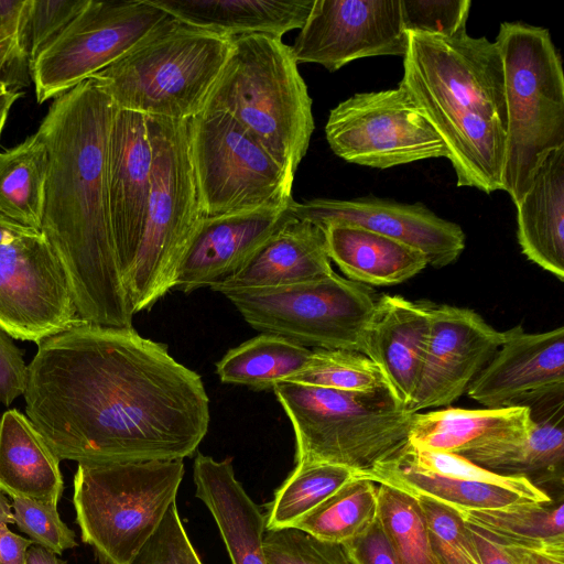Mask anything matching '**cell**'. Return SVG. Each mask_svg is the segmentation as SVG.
<instances>
[{
	"label": "cell",
	"instance_id": "cell-1",
	"mask_svg": "<svg viewBox=\"0 0 564 564\" xmlns=\"http://www.w3.org/2000/svg\"><path fill=\"white\" fill-rule=\"evenodd\" d=\"M23 397L57 457L77 464L183 459L209 426L200 376L166 345L78 318L37 344Z\"/></svg>",
	"mask_w": 564,
	"mask_h": 564
},
{
	"label": "cell",
	"instance_id": "cell-2",
	"mask_svg": "<svg viewBox=\"0 0 564 564\" xmlns=\"http://www.w3.org/2000/svg\"><path fill=\"white\" fill-rule=\"evenodd\" d=\"M116 109L91 78L53 100L36 131L48 155L41 234L65 271L77 318L132 327L107 192L108 139Z\"/></svg>",
	"mask_w": 564,
	"mask_h": 564
},
{
	"label": "cell",
	"instance_id": "cell-3",
	"mask_svg": "<svg viewBox=\"0 0 564 564\" xmlns=\"http://www.w3.org/2000/svg\"><path fill=\"white\" fill-rule=\"evenodd\" d=\"M400 84L442 138L457 186L502 189L507 105L496 42L408 32Z\"/></svg>",
	"mask_w": 564,
	"mask_h": 564
},
{
	"label": "cell",
	"instance_id": "cell-4",
	"mask_svg": "<svg viewBox=\"0 0 564 564\" xmlns=\"http://www.w3.org/2000/svg\"><path fill=\"white\" fill-rule=\"evenodd\" d=\"M297 65L281 37H234L203 109L230 116L294 174L314 131L312 99Z\"/></svg>",
	"mask_w": 564,
	"mask_h": 564
},
{
	"label": "cell",
	"instance_id": "cell-5",
	"mask_svg": "<svg viewBox=\"0 0 564 564\" xmlns=\"http://www.w3.org/2000/svg\"><path fill=\"white\" fill-rule=\"evenodd\" d=\"M232 39L171 17L90 78L118 109L188 120L204 109Z\"/></svg>",
	"mask_w": 564,
	"mask_h": 564
},
{
	"label": "cell",
	"instance_id": "cell-6",
	"mask_svg": "<svg viewBox=\"0 0 564 564\" xmlns=\"http://www.w3.org/2000/svg\"><path fill=\"white\" fill-rule=\"evenodd\" d=\"M273 391L294 430L296 464L339 465L366 477L409 444L414 413L388 389L355 392L282 382Z\"/></svg>",
	"mask_w": 564,
	"mask_h": 564
},
{
	"label": "cell",
	"instance_id": "cell-7",
	"mask_svg": "<svg viewBox=\"0 0 564 564\" xmlns=\"http://www.w3.org/2000/svg\"><path fill=\"white\" fill-rule=\"evenodd\" d=\"M495 42L507 105L502 191L517 205L545 158L564 147V74L547 29L503 22Z\"/></svg>",
	"mask_w": 564,
	"mask_h": 564
},
{
	"label": "cell",
	"instance_id": "cell-8",
	"mask_svg": "<svg viewBox=\"0 0 564 564\" xmlns=\"http://www.w3.org/2000/svg\"><path fill=\"white\" fill-rule=\"evenodd\" d=\"M153 164L142 237L122 284L134 313L171 289L187 246L205 217L193 170L188 120L147 117Z\"/></svg>",
	"mask_w": 564,
	"mask_h": 564
},
{
	"label": "cell",
	"instance_id": "cell-9",
	"mask_svg": "<svg viewBox=\"0 0 564 564\" xmlns=\"http://www.w3.org/2000/svg\"><path fill=\"white\" fill-rule=\"evenodd\" d=\"M183 476V459L77 464L76 523L98 562L133 563L176 501Z\"/></svg>",
	"mask_w": 564,
	"mask_h": 564
},
{
	"label": "cell",
	"instance_id": "cell-10",
	"mask_svg": "<svg viewBox=\"0 0 564 564\" xmlns=\"http://www.w3.org/2000/svg\"><path fill=\"white\" fill-rule=\"evenodd\" d=\"M223 293L253 328L314 349L366 355L378 297L337 273L288 286L226 289Z\"/></svg>",
	"mask_w": 564,
	"mask_h": 564
},
{
	"label": "cell",
	"instance_id": "cell-11",
	"mask_svg": "<svg viewBox=\"0 0 564 564\" xmlns=\"http://www.w3.org/2000/svg\"><path fill=\"white\" fill-rule=\"evenodd\" d=\"M189 144L205 217L291 205L294 173L281 166L236 120L203 110L188 119Z\"/></svg>",
	"mask_w": 564,
	"mask_h": 564
},
{
	"label": "cell",
	"instance_id": "cell-12",
	"mask_svg": "<svg viewBox=\"0 0 564 564\" xmlns=\"http://www.w3.org/2000/svg\"><path fill=\"white\" fill-rule=\"evenodd\" d=\"M171 18L151 0H88L29 72L39 104L102 70Z\"/></svg>",
	"mask_w": 564,
	"mask_h": 564
},
{
	"label": "cell",
	"instance_id": "cell-13",
	"mask_svg": "<svg viewBox=\"0 0 564 564\" xmlns=\"http://www.w3.org/2000/svg\"><path fill=\"white\" fill-rule=\"evenodd\" d=\"M325 135L337 156L373 169L448 158L442 138L400 83L339 102L329 112Z\"/></svg>",
	"mask_w": 564,
	"mask_h": 564
},
{
	"label": "cell",
	"instance_id": "cell-14",
	"mask_svg": "<svg viewBox=\"0 0 564 564\" xmlns=\"http://www.w3.org/2000/svg\"><path fill=\"white\" fill-rule=\"evenodd\" d=\"M76 319L65 271L42 234L0 245V329L37 345Z\"/></svg>",
	"mask_w": 564,
	"mask_h": 564
},
{
	"label": "cell",
	"instance_id": "cell-15",
	"mask_svg": "<svg viewBox=\"0 0 564 564\" xmlns=\"http://www.w3.org/2000/svg\"><path fill=\"white\" fill-rule=\"evenodd\" d=\"M291 48L297 64L329 72L364 57H403L408 32L400 0H314Z\"/></svg>",
	"mask_w": 564,
	"mask_h": 564
},
{
	"label": "cell",
	"instance_id": "cell-16",
	"mask_svg": "<svg viewBox=\"0 0 564 564\" xmlns=\"http://www.w3.org/2000/svg\"><path fill=\"white\" fill-rule=\"evenodd\" d=\"M502 341L503 332L475 311L431 303L429 338L408 410L446 406L460 398Z\"/></svg>",
	"mask_w": 564,
	"mask_h": 564
},
{
	"label": "cell",
	"instance_id": "cell-17",
	"mask_svg": "<svg viewBox=\"0 0 564 564\" xmlns=\"http://www.w3.org/2000/svg\"><path fill=\"white\" fill-rule=\"evenodd\" d=\"M485 408L534 410L564 400V327L503 332V341L467 389Z\"/></svg>",
	"mask_w": 564,
	"mask_h": 564
},
{
	"label": "cell",
	"instance_id": "cell-18",
	"mask_svg": "<svg viewBox=\"0 0 564 564\" xmlns=\"http://www.w3.org/2000/svg\"><path fill=\"white\" fill-rule=\"evenodd\" d=\"M295 218L315 224L355 225L419 249L427 265L444 268L455 262L465 249L462 227L438 217L424 204L400 203L366 196L354 199L314 198L291 206Z\"/></svg>",
	"mask_w": 564,
	"mask_h": 564
},
{
	"label": "cell",
	"instance_id": "cell-19",
	"mask_svg": "<svg viewBox=\"0 0 564 564\" xmlns=\"http://www.w3.org/2000/svg\"><path fill=\"white\" fill-rule=\"evenodd\" d=\"M152 164L153 152L145 116L117 108L108 139L107 192L121 278L132 263L142 237L151 192Z\"/></svg>",
	"mask_w": 564,
	"mask_h": 564
},
{
	"label": "cell",
	"instance_id": "cell-20",
	"mask_svg": "<svg viewBox=\"0 0 564 564\" xmlns=\"http://www.w3.org/2000/svg\"><path fill=\"white\" fill-rule=\"evenodd\" d=\"M292 204L204 217L184 253L174 289L189 293L237 272L267 239L295 218Z\"/></svg>",
	"mask_w": 564,
	"mask_h": 564
},
{
	"label": "cell",
	"instance_id": "cell-21",
	"mask_svg": "<svg viewBox=\"0 0 564 564\" xmlns=\"http://www.w3.org/2000/svg\"><path fill=\"white\" fill-rule=\"evenodd\" d=\"M431 303L382 294L367 335L368 356L393 398L408 409L419 379L430 333Z\"/></svg>",
	"mask_w": 564,
	"mask_h": 564
},
{
	"label": "cell",
	"instance_id": "cell-22",
	"mask_svg": "<svg viewBox=\"0 0 564 564\" xmlns=\"http://www.w3.org/2000/svg\"><path fill=\"white\" fill-rule=\"evenodd\" d=\"M333 273L323 229L294 218L267 239L237 272L210 289L280 288Z\"/></svg>",
	"mask_w": 564,
	"mask_h": 564
},
{
	"label": "cell",
	"instance_id": "cell-23",
	"mask_svg": "<svg viewBox=\"0 0 564 564\" xmlns=\"http://www.w3.org/2000/svg\"><path fill=\"white\" fill-rule=\"evenodd\" d=\"M196 497L212 513L231 564H267L265 516L237 480L232 459L198 453L194 462Z\"/></svg>",
	"mask_w": 564,
	"mask_h": 564
},
{
	"label": "cell",
	"instance_id": "cell-24",
	"mask_svg": "<svg viewBox=\"0 0 564 564\" xmlns=\"http://www.w3.org/2000/svg\"><path fill=\"white\" fill-rule=\"evenodd\" d=\"M531 415L533 424L525 435L467 451L460 456L494 473L527 478L539 488L545 485L562 488L564 400L531 410Z\"/></svg>",
	"mask_w": 564,
	"mask_h": 564
},
{
	"label": "cell",
	"instance_id": "cell-25",
	"mask_svg": "<svg viewBox=\"0 0 564 564\" xmlns=\"http://www.w3.org/2000/svg\"><path fill=\"white\" fill-rule=\"evenodd\" d=\"M517 238L533 263L564 280V147L551 152L516 205Z\"/></svg>",
	"mask_w": 564,
	"mask_h": 564
},
{
	"label": "cell",
	"instance_id": "cell-26",
	"mask_svg": "<svg viewBox=\"0 0 564 564\" xmlns=\"http://www.w3.org/2000/svg\"><path fill=\"white\" fill-rule=\"evenodd\" d=\"M533 424L525 406L415 412L409 444L424 449L463 454L525 435Z\"/></svg>",
	"mask_w": 564,
	"mask_h": 564
},
{
	"label": "cell",
	"instance_id": "cell-27",
	"mask_svg": "<svg viewBox=\"0 0 564 564\" xmlns=\"http://www.w3.org/2000/svg\"><path fill=\"white\" fill-rule=\"evenodd\" d=\"M61 459L23 413L7 410L0 417V490L57 506L64 480Z\"/></svg>",
	"mask_w": 564,
	"mask_h": 564
},
{
	"label": "cell",
	"instance_id": "cell-28",
	"mask_svg": "<svg viewBox=\"0 0 564 564\" xmlns=\"http://www.w3.org/2000/svg\"><path fill=\"white\" fill-rule=\"evenodd\" d=\"M172 18L229 37L301 29L314 0H151Z\"/></svg>",
	"mask_w": 564,
	"mask_h": 564
},
{
	"label": "cell",
	"instance_id": "cell-29",
	"mask_svg": "<svg viewBox=\"0 0 564 564\" xmlns=\"http://www.w3.org/2000/svg\"><path fill=\"white\" fill-rule=\"evenodd\" d=\"M322 229L330 261L354 282L394 285L427 265L419 249L375 231L341 223L328 224Z\"/></svg>",
	"mask_w": 564,
	"mask_h": 564
},
{
	"label": "cell",
	"instance_id": "cell-30",
	"mask_svg": "<svg viewBox=\"0 0 564 564\" xmlns=\"http://www.w3.org/2000/svg\"><path fill=\"white\" fill-rule=\"evenodd\" d=\"M458 511L467 523L507 546L564 553L563 495L545 502L522 500L496 509Z\"/></svg>",
	"mask_w": 564,
	"mask_h": 564
},
{
	"label": "cell",
	"instance_id": "cell-31",
	"mask_svg": "<svg viewBox=\"0 0 564 564\" xmlns=\"http://www.w3.org/2000/svg\"><path fill=\"white\" fill-rule=\"evenodd\" d=\"M364 478L462 510L496 509L522 500L533 501L514 489L437 475L402 459L381 465Z\"/></svg>",
	"mask_w": 564,
	"mask_h": 564
},
{
	"label": "cell",
	"instance_id": "cell-32",
	"mask_svg": "<svg viewBox=\"0 0 564 564\" xmlns=\"http://www.w3.org/2000/svg\"><path fill=\"white\" fill-rule=\"evenodd\" d=\"M48 155L37 132L0 152V214L41 231Z\"/></svg>",
	"mask_w": 564,
	"mask_h": 564
},
{
	"label": "cell",
	"instance_id": "cell-33",
	"mask_svg": "<svg viewBox=\"0 0 564 564\" xmlns=\"http://www.w3.org/2000/svg\"><path fill=\"white\" fill-rule=\"evenodd\" d=\"M312 349L284 337L262 333L230 349L217 362L216 371L226 383L267 390L285 382L306 364Z\"/></svg>",
	"mask_w": 564,
	"mask_h": 564
},
{
	"label": "cell",
	"instance_id": "cell-34",
	"mask_svg": "<svg viewBox=\"0 0 564 564\" xmlns=\"http://www.w3.org/2000/svg\"><path fill=\"white\" fill-rule=\"evenodd\" d=\"M378 484L355 477L292 527L312 536L343 544L365 531L377 518Z\"/></svg>",
	"mask_w": 564,
	"mask_h": 564
},
{
	"label": "cell",
	"instance_id": "cell-35",
	"mask_svg": "<svg viewBox=\"0 0 564 564\" xmlns=\"http://www.w3.org/2000/svg\"><path fill=\"white\" fill-rule=\"evenodd\" d=\"M358 477L351 469L326 463L296 464L275 491L265 516V531L292 527L343 485Z\"/></svg>",
	"mask_w": 564,
	"mask_h": 564
},
{
	"label": "cell",
	"instance_id": "cell-36",
	"mask_svg": "<svg viewBox=\"0 0 564 564\" xmlns=\"http://www.w3.org/2000/svg\"><path fill=\"white\" fill-rule=\"evenodd\" d=\"M377 518L399 564H437L425 514L416 497L378 484Z\"/></svg>",
	"mask_w": 564,
	"mask_h": 564
},
{
	"label": "cell",
	"instance_id": "cell-37",
	"mask_svg": "<svg viewBox=\"0 0 564 564\" xmlns=\"http://www.w3.org/2000/svg\"><path fill=\"white\" fill-rule=\"evenodd\" d=\"M285 382L355 392L388 389L377 365L365 354L348 349H313L304 367Z\"/></svg>",
	"mask_w": 564,
	"mask_h": 564
},
{
	"label": "cell",
	"instance_id": "cell-38",
	"mask_svg": "<svg viewBox=\"0 0 564 564\" xmlns=\"http://www.w3.org/2000/svg\"><path fill=\"white\" fill-rule=\"evenodd\" d=\"M397 459L437 475L514 489L533 501L545 502L552 499L547 491L536 487L527 478L494 473L458 454L424 449L408 444Z\"/></svg>",
	"mask_w": 564,
	"mask_h": 564
},
{
	"label": "cell",
	"instance_id": "cell-39",
	"mask_svg": "<svg viewBox=\"0 0 564 564\" xmlns=\"http://www.w3.org/2000/svg\"><path fill=\"white\" fill-rule=\"evenodd\" d=\"M414 497L425 514L436 563L481 564L468 523L458 509L430 497Z\"/></svg>",
	"mask_w": 564,
	"mask_h": 564
},
{
	"label": "cell",
	"instance_id": "cell-40",
	"mask_svg": "<svg viewBox=\"0 0 564 564\" xmlns=\"http://www.w3.org/2000/svg\"><path fill=\"white\" fill-rule=\"evenodd\" d=\"M267 564H352L344 546L290 527L263 535Z\"/></svg>",
	"mask_w": 564,
	"mask_h": 564
},
{
	"label": "cell",
	"instance_id": "cell-41",
	"mask_svg": "<svg viewBox=\"0 0 564 564\" xmlns=\"http://www.w3.org/2000/svg\"><path fill=\"white\" fill-rule=\"evenodd\" d=\"M14 522L36 545L56 555L77 545L76 534L61 519L57 506L26 498H12Z\"/></svg>",
	"mask_w": 564,
	"mask_h": 564
},
{
	"label": "cell",
	"instance_id": "cell-42",
	"mask_svg": "<svg viewBox=\"0 0 564 564\" xmlns=\"http://www.w3.org/2000/svg\"><path fill=\"white\" fill-rule=\"evenodd\" d=\"M469 0H400L405 32L441 36L467 33Z\"/></svg>",
	"mask_w": 564,
	"mask_h": 564
},
{
	"label": "cell",
	"instance_id": "cell-43",
	"mask_svg": "<svg viewBox=\"0 0 564 564\" xmlns=\"http://www.w3.org/2000/svg\"><path fill=\"white\" fill-rule=\"evenodd\" d=\"M88 0H30L24 29L29 68L37 56L83 11Z\"/></svg>",
	"mask_w": 564,
	"mask_h": 564
},
{
	"label": "cell",
	"instance_id": "cell-44",
	"mask_svg": "<svg viewBox=\"0 0 564 564\" xmlns=\"http://www.w3.org/2000/svg\"><path fill=\"white\" fill-rule=\"evenodd\" d=\"M132 564H203L183 527L176 501Z\"/></svg>",
	"mask_w": 564,
	"mask_h": 564
},
{
	"label": "cell",
	"instance_id": "cell-45",
	"mask_svg": "<svg viewBox=\"0 0 564 564\" xmlns=\"http://www.w3.org/2000/svg\"><path fill=\"white\" fill-rule=\"evenodd\" d=\"M341 545L352 564H399L378 518L365 531Z\"/></svg>",
	"mask_w": 564,
	"mask_h": 564
},
{
	"label": "cell",
	"instance_id": "cell-46",
	"mask_svg": "<svg viewBox=\"0 0 564 564\" xmlns=\"http://www.w3.org/2000/svg\"><path fill=\"white\" fill-rule=\"evenodd\" d=\"M28 365L22 351L12 338L0 329V402L9 406L23 395L26 383Z\"/></svg>",
	"mask_w": 564,
	"mask_h": 564
},
{
	"label": "cell",
	"instance_id": "cell-47",
	"mask_svg": "<svg viewBox=\"0 0 564 564\" xmlns=\"http://www.w3.org/2000/svg\"><path fill=\"white\" fill-rule=\"evenodd\" d=\"M28 11L29 8L17 22L0 24V102L19 93L13 88L12 69L18 66L29 67L28 55L21 43V28Z\"/></svg>",
	"mask_w": 564,
	"mask_h": 564
},
{
	"label": "cell",
	"instance_id": "cell-48",
	"mask_svg": "<svg viewBox=\"0 0 564 564\" xmlns=\"http://www.w3.org/2000/svg\"><path fill=\"white\" fill-rule=\"evenodd\" d=\"M481 564H521L512 547L499 543L482 529L469 524Z\"/></svg>",
	"mask_w": 564,
	"mask_h": 564
},
{
	"label": "cell",
	"instance_id": "cell-49",
	"mask_svg": "<svg viewBox=\"0 0 564 564\" xmlns=\"http://www.w3.org/2000/svg\"><path fill=\"white\" fill-rule=\"evenodd\" d=\"M34 542L0 524V564H28L26 552Z\"/></svg>",
	"mask_w": 564,
	"mask_h": 564
},
{
	"label": "cell",
	"instance_id": "cell-50",
	"mask_svg": "<svg viewBox=\"0 0 564 564\" xmlns=\"http://www.w3.org/2000/svg\"><path fill=\"white\" fill-rule=\"evenodd\" d=\"M41 234L40 230L21 225L0 214V245L15 239Z\"/></svg>",
	"mask_w": 564,
	"mask_h": 564
},
{
	"label": "cell",
	"instance_id": "cell-51",
	"mask_svg": "<svg viewBox=\"0 0 564 564\" xmlns=\"http://www.w3.org/2000/svg\"><path fill=\"white\" fill-rule=\"evenodd\" d=\"M512 549L521 564H564V553Z\"/></svg>",
	"mask_w": 564,
	"mask_h": 564
},
{
	"label": "cell",
	"instance_id": "cell-52",
	"mask_svg": "<svg viewBox=\"0 0 564 564\" xmlns=\"http://www.w3.org/2000/svg\"><path fill=\"white\" fill-rule=\"evenodd\" d=\"M30 0H0V24L19 21L26 12Z\"/></svg>",
	"mask_w": 564,
	"mask_h": 564
},
{
	"label": "cell",
	"instance_id": "cell-53",
	"mask_svg": "<svg viewBox=\"0 0 564 564\" xmlns=\"http://www.w3.org/2000/svg\"><path fill=\"white\" fill-rule=\"evenodd\" d=\"M28 564H67L66 561L59 558L55 553L33 544L26 552Z\"/></svg>",
	"mask_w": 564,
	"mask_h": 564
},
{
	"label": "cell",
	"instance_id": "cell-54",
	"mask_svg": "<svg viewBox=\"0 0 564 564\" xmlns=\"http://www.w3.org/2000/svg\"><path fill=\"white\" fill-rule=\"evenodd\" d=\"M1 523L13 524L15 522L12 506L7 495L0 490V524Z\"/></svg>",
	"mask_w": 564,
	"mask_h": 564
},
{
	"label": "cell",
	"instance_id": "cell-55",
	"mask_svg": "<svg viewBox=\"0 0 564 564\" xmlns=\"http://www.w3.org/2000/svg\"><path fill=\"white\" fill-rule=\"evenodd\" d=\"M21 95H22L21 93H15V94L11 95L10 97H8L2 102H0V137H1V133L3 130V127L7 122L11 106Z\"/></svg>",
	"mask_w": 564,
	"mask_h": 564
},
{
	"label": "cell",
	"instance_id": "cell-56",
	"mask_svg": "<svg viewBox=\"0 0 564 564\" xmlns=\"http://www.w3.org/2000/svg\"><path fill=\"white\" fill-rule=\"evenodd\" d=\"M99 564H106V563H104V562H99Z\"/></svg>",
	"mask_w": 564,
	"mask_h": 564
}]
</instances>
